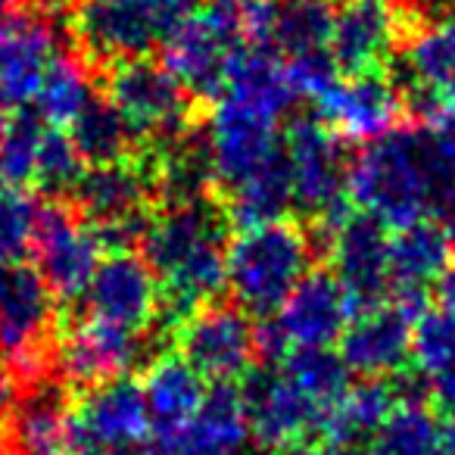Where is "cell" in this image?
I'll use <instances>...</instances> for the list:
<instances>
[{
    "instance_id": "cell-1",
    "label": "cell",
    "mask_w": 455,
    "mask_h": 455,
    "mask_svg": "<svg viewBox=\"0 0 455 455\" xmlns=\"http://www.w3.org/2000/svg\"><path fill=\"white\" fill-rule=\"evenodd\" d=\"M228 212L212 200L163 206L150 219L144 256L163 284V309L181 324L228 287Z\"/></svg>"
},
{
    "instance_id": "cell-2",
    "label": "cell",
    "mask_w": 455,
    "mask_h": 455,
    "mask_svg": "<svg viewBox=\"0 0 455 455\" xmlns=\"http://www.w3.org/2000/svg\"><path fill=\"white\" fill-rule=\"evenodd\" d=\"M347 196L384 228H403L440 209V184L424 128H396L349 163Z\"/></svg>"
},
{
    "instance_id": "cell-3",
    "label": "cell",
    "mask_w": 455,
    "mask_h": 455,
    "mask_svg": "<svg viewBox=\"0 0 455 455\" xmlns=\"http://www.w3.org/2000/svg\"><path fill=\"white\" fill-rule=\"evenodd\" d=\"M312 272V237L291 219L241 228L228 241V291L250 315H278Z\"/></svg>"
},
{
    "instance_id": "cell-4",
    "label": "cell",
    "mask_w": 455,
    "mask_h": 455,
    "mask_svg": "<svg viewBox=\"0 0 455 455\" xmlns=\"http://www.w3.org/2000/svg\"><path fill=\"white\" fill-rule=\"evenodd\" d=\"M57 334V293L26 262L0 266V359L28 380L44 378Z\"/></svg>"
},
{
    "instance_id": "cell-5",
    "label": "cell",
    "mask_w": 455,
    "mask_h": 455,
    "mask_svg": "<svg viewBox=\"0 0 455 455\" xmlns=\"http://www.w3.org/2000/svg\"><path fill=\"white\" fill-rule=\"evenodd\" d=\"M281 119L284 116L225 91L215 100L203 134L212 184L231 194L237 184L275 163L284 153V140L278 132Z\"/></svg>"
},
{
    "instance_id": "cell-6",
    "label": "cell",
    "mask_w": 455,
    "mask_h": 455,
    "mask_svg": "<svg viewBox=\"0 0 455 455\" xmlns=\"http://www.w3.org/2000/svg\"><path fill=\"white\" fill-rule=\"evenodd\" d=\"M178 353L206 380L235 384L253 374L262 331L237 303H209L178 324Z\"/></svg>"
},
{
    "instance_id": "cell-7",
    "label": "cell",
    "mask_w": 455,
    "mask_h": 455,
    "mask_svg": "<svg viewBox=\"0 0 455 455\" xmlns=\"http://www.w3.org/2000/svg\"><path fill=\"white\" fill-rule=\"evenodd\" d=\"M318 225L324 228V243L334 262V275L347 291L355 315L384 306L393 293L387 228L359 209L355 212L343 209L340 215L318 221Z\"/></svg>"
},
{
    "instance_id": "cell-8",
    "label": "cell",
    "mask_w": 455,
    "mask_h": 455,
    "mask_svg": "<svg viewBox=\"0 0 455 455\" xmlns=\"http://www.w3.org/2000/svg\"><path fill=\"white\" fill-rule=\"evenodd\" d=\"M107 100L125 116L138 138L175 140L188 134L190 94L163 63L150 57L113 63Z\"/></svg>"
},
{
    "instance_id": "cell-9",
    "label": "cell",
    "mask_w": 455,
    "mask_h": 455,
    "mask_svg": "<svg viewBox=\"0 0 455 455\" xmlns=\"http://www.w3.org/2000/svg\"><path fill=\"white\" fill-rule=\"evenodd\" d=\"M284 156L291 165L293 206L318 221H328L347 209V172L340 138L322 119L299 116L284 134Z\"/></svg>"
},
{
    "instance_id": "cell-10",
    "label": "cell",
    "mask_w": 455,
    "mask_h": 455,
    "mask_svg": "<svg viewBox=\"0 0 455 455\" xmlns=\"http://www.w3.org/2000/svg\"><path fill=\"white\" fill-rule=\"evenodd\" d=\"M153 434L150 409L140 384L132 378L91 387L76 405V446L91 455H132L140 452Z\"/></svg>"
},
{
    "instance_id": "cell-11",
    "label": "cell",
    "mask_w": 455,
    "mask_h": 455,
    "mask_svg": "<svg viewBox=\"0 0 455 455\" xmlns=\"http://www.w3.org/2000/svg\"><path fill=\"white\" fill-rule=\"evenodd\" d=\"M103 243L76 209L53 203L44 206L35 237V262L57 299H82L103 262Z\"/></svg>"
},
{
    "instance_id": "cell-12",
    "label": "cell",
    "mask_w": 455,
    "mask_h": 455,
    "mask_svg": "<svg viewBox=\"0 0 455 455\" xmlns=\"http://www.w3.org/2000/svg\"><path fill=\"white\" fill-rule=\"evenodd\" d=\"M403 109V91L378 69L337 78L334 88L318 100V119L340 140L368 147L396 132Z\"/></svg>"
},
{
    "instance_id": "cell-13",
    "label": "cell",
    "mask_w": 455,
    "mask_h": 455,
    "mask_svg": "<svg viewBox=\"0 0 455 455\" xmlns=\"http://www.w3.org/2000/svg\"><path fill=\"white\" fill-rule=\"evenodd\" d=\"M84 303L100 322L147 334L163 309V284L144 253H107L84 293Z\"/></svg>"
},
{
    "instance_id": "cell-14",
    "label": "cell",
    "mask_w": 455,
    "mask_h": 455,
    "mask_svg": "<svg viewBox=\"0 0 455 455\" xmlns=\"http://www.w3.org/2000/svg\"><path fill=\"white\" fill-rule=\"evenodd\" d=\"M53 353H57L60 371L66 374V380L91 390V387L128 378V371L147 359L150 347H147V337L138 331L119 328V324L91 315L72 324L60 337Z\"/></svg>"
},
{
    "instance_id": "cell-15",
    "label": "cell",
    "mask_w": 455,
    "mask_h": 455,
    "mask_svg": "<svg viewBox=\"0 0 455 455\" xmlns=\"http://www.w3.org/2000/svg\"><path fill=\"white\" fill-rule=\"evenodd\" d=\"M57 20L44 13H10L0 20V103L22 109L35 103L47 69L60 57Z\"/></svg>"
},
{
    "instance_id": "cell-16",
    "label": "cell",
    "mask_w": 455,
    "mask_h": 455,
    "mask_svg": "<svg viewBox=\"0 0 455 455\" xmlns=\"http://www.w3.org/2000/svg\"><path fill=\"white\" fill-rule=\"evenodd\" d=\"M353 303L334 272H309L278 309L272 331L284 353L291 349H331L353 324Z\"/></svg>"
},
{
    "instance_id": "cell-17",
    "label": "cell",
    "mask_w": 455,
    "mask_h": 455,
    "mask_svg": "<svg viewBox=\"0 0 455 455\" xmlns=\"http://www.w3.org/2000/svg\"><path fill=\"white\" fill-rule=\"evenodd\" d=\"M243 399L250 411V436L272 452H284L306 443V436L324 427L328 415L281 371L250 374L243 384Z\"/></svg>"
},
{
    "instance_id": "cell-18",
    "label": "cell",
    "mask_w": 455,
    "mask_h": 455,
    "mask_svg": "<svg viewBox=\"0 0 455 455\" xmlns=\"http://www.w3.org/2000/svg\"><path fill=\"white\" fill-rule=\"evenodd\" d=\"M405 35L403 0H343L331 32V57L347 76L378 72Z\"/></svg>"
},
{
    "instance_id": "cell-19",
    "label": "cell",
    "mask_w": 455,
    "mask_h": 455,
    "mask_svg": "<svg viewBox=\"0 0 455 455\" xmlns=\"http://www.w3.org/2000/svg\"><path fill=\"white\" fill-rule=\"evenodd\" d=\"M13 455H66L76 446V405L63 380H28L7 411Z\"/></svg>"
},
{
    "instance_id": "cell-20",
    "label": "cell",
    "mask_w": 455,
    "mask_h": 455,
    "mask_svg": "<svg viewBox=\"0 0 455 455\" xmlns=\"http://www.w3.org/2000/svg\"><path fill=\"white\" fill-rule=\"evenodd\" d=\"M455 243L446 225L440 221H415L390 237V275H393V303L411 318H421L427 291L440 284L443 275L452 268Z\"/></svg>"
},
{
    "instance_id": "cell-21",
    "label": "cell",
    "mask_w": 455,
    "mask_h": 455,
    "mask_svg": "<svg viewBox=\"0 0 455 455\" xmlns=\"http://www.w3.org/2000/svg\"><path fill=\"white\" fill-rule=\"evenodd\" d=\"M403 78L427 119L455 113V13L434 16L405 38Z\"/></svg>"
},
{
    "instance_id": "cell-22",
    "label": "cell",
    "mask_w": 455,
    "mask_h": 455,
    "mask_svg": "<svg viewBox=\"0 0 455 455\" xmlns=\"http://www.w3.org/2000/svg\"><path fill=\"white\" fill-rule=\"evenodd\" d=\"M76 28L91 57L113 63L147 57L163 44V32L140 0H78Z\"/></svg>"
},
{
    "instance_id": "cell-23",
    "label": "cell",
    "mask_w": 455,
    "mask_h": 455,
    "mask_svg": "<svg viewBox=\"0 0 455 455\" xmlns=\"http://www.w3.org/2000/svg\"><path fill=\"white\" fill-rule=\"evenodd\" d=\"M415 318L396 303L359 312L340 340V355L347 368L359 378L387 380L399 374L411 359Z\"/></svg>"
},
{
    "instance_id": "cell-24",
    "label": "cell",
    "mask_w": 455,
    "mask_h": 455,
    "mask_svg": "<svg viewBox=\"0 0 455 455\" xmlns=\"http://www.w3.org/2000/svg\"><path fill=\"white\" fill-rule=\"evenodd\" d=\"M144 399L156 440H178L206 399V378L181 353H159L147 362Z\"/></svg>"
},
{
    "instance_id": "cell-25",
    "label": "cell",
    "mask_w": 455,
    "mask_h": 455,
    "mask_svg": "<svg viewBox=\"0 0 455 455\" xmlns=\"http://www.w3.org/2000/svg\"><path fill=\"white\" fill-rule=\"evenodd\" d=\"M247 440L250 411L247 399H243V387L215 384L203 399L196 418L175 443L184 455H225L247 449Z\"/></svg>"
},
{
    "instance_id": "cell-26",
    "label": "cell",
    "mask_w": 455,
    "mask_h": 455,
    "mask_svg": "<svg viewBox=\"0 0 455 455\" xmlns=\"http://www.w3.org/2000/svg\"><path fill=\"white\" fill-rule=\"evenodd\" d=\"M399 403H403V390L396 380L362 378L328 409L322 434L340 449L368 446V440L396 411Z\"/></svg>"
},
{
    "instance_id": "cell-27",
    "label": "cell",
    "mask_w": 455,
    "mask_h": 455,
    "mask_svg": "<svg viewBox=\"0 0 455 455\" xmlns=\"http://www.w3.org/2000/svg\"><path fill=\"white\" fill-rule=\"evenodd\" d=\"M69 138L76 144L78 156L91 169V165L128 163L138 134L107 97H94V103L72 122Z\"/></svg>"
},
{
    "instance_id": "cell-28",
    "label": "cell",
    "mask_w": 455,
    "mask_h": 455,
    "mask_svg": "<svg viewBox=\"0 0 455 455\" xmlns=\"http://www.w3.org/2000/svg\"><path fill=\"white\" fill-rule=\"evenodd\" d=\"M228 196V219L241 221L243 228L250 225H266V221L284 219V212L293 206V181H291V165L287 156L281 153L275 163H268L262 172L237 184Z\"/></svg>"
},
{
    "instance_id": "cell-29",
    "label": "cell",
    "mask_w": 455,
    "mask_h": 455,
    "mask_svg": "<svg viewBox=\"0 0 455 455\" xmlns=\"http://www.w3.org/2000/svg\"><path fill=\"white\" fill-rule=\"evenodd\" d=\"M94 82H91V69L84 66V60L60 53L41 82V91L35 97V113L53 128H72V122L94 103Z\"/></svg>"
},
{
    "instance_id": "cell-30",
    "label": "cell",
    "mask_w": 455,
    "mask_h": 455,
    "mask_svg": "<svg viewBox=\"0 0 455 455\" xmlns=\"http://www.w3.org/2000/svg\"><path fill=\"white\" fill-rule=\"evenodd\" d=\"M443 421L421 399H403L378 434L368 440L365 455H436Z\"/></svg>"
},
{
    "instance_id": "cell-31",
    "label": "cell",
    "mask_w": 455,
    "mask_h": 455,
    "mask_svg": "<svg viewBox=\"0 0 455 455\" xmlns=\"http://www.w3.org/2000/svg\"><path fill=\"white\" fill-rule=\"evenodd\" d=\"M337 10L331 0H278V20H275V47L287 57L318 53L331 47Z\"/></svg>"
},
{
    "instance_id": "cell-32",
    "label": "cell",
    "mask_w": 455,
    "mask_h": 455,
    "mask_svg": "<svg viewBox=\"0 0 455 455\" xmlns=\"http://www.w3.org/2000/svg\"><path fill=\"white\" fill-rule=\"evenodd\" d=\"M281 374L291 384H297L312 403H318L324 411L349 390V368L340 353L334 349H291L281 359Z\"/></svg>"
},
{
    "instance_id": "cell-33",
    "label": "cell",
    "mask_w": 455,
    "mask_h": 455,
    "mask_svg": "<svg viewBox=\"0 0 455 455\" xmlns=\"http://www.w3.org/2000/svg\"><path fill=\"white\" fill-rule=\"evenodd\" d=\"M47 132L51 128L38 113L20 109L16 116H10L7 128L0 134V175L10 188L35 184V169H38Z\"/></svg>"
},
{
    "instance_id": "cell-34",
    "label": "cell",
    "mask_w": 455,
    "mask_h": 455,
    "mask_svg": "<svg viewBox=\"0 0 455 455\" xmlns=\"http://www.w3.org/2000/svg\"><path fill=\"white\" fill-rule=\"evenodd\" d=\"M41 212H44V206L28 190H0V266H13V262H22L32 253Z\"/></svg>"
},
{
    "instance_id": "cell-35",
    "label": "cell",
    "mask_w": 455,
    "mask_h": 455,
    "mask_svg": "<svg viewBox=\"0 0 455 455\" xmlns=\"http://www.w3.org/2000/svg\"><path fill=\"white\" fill-rule=\"evenodd\" d=\"M411 359L424 378H440L455 371V315L446 309H427L415 322Z\"/></svg>"
},
{
    "instance_id": "cell-36",
    "label": "cell",
    "mask_w": 455,
    "mask_h": 455,
    "mask_svg": "<svg viewBox=\"0 0 455 455\" xmlns=\"http://www.w3.org/2000/svg\"><path fill=\"white\" fill-rule=\"evenodd\" d=\"M84 175V159L78 156L76 144L69 134H63L60 128H51L44 138L38 156V169H35V184L44 194H72L78 188Z\"/></svg>"
},
{
    "instance_id": "cell-37",
    "label": "cell",
    "mask_w": 455,
    "mask_h": 455,
    "mask_svg": "<svg viewBox=\"0 0 455 455\" xmlns=\"http://www.w3.org/2000/svg\"><path fill=\"white\" fill-rule=\"evenodd\" d=\"M430 147V163L440 184V212L455 206V113H443L424 128Z\"/></svg>"
},
{
    "instance_id": "cell-38",
    "label": "cell",
    "mask_w": 455,
    "mask_h": 455,
    "mask_svg": "<svg viewBox=\"0 0 455 455\" xmlns=\"http://www.w3.org/2000/svg\"><path fill=\"white\" fill-rule=\"evenodd\" d=\"M284 72L297 97H315V100H322L337 84V63H334V57H331V51L287 57Z\"/></svg>"
},
{
    "instance_id": "cell-39",
    "label": "cell",
    "mask_w": 455,
    "mask_h": 455,
    "mask_svg": "<svg viewBox=\"0 0 455 455\" xmlns=\"http://www.w3.org/2000/svg\"><path fill=\"white\" fill-rule=\"evenodd\" d=\"M430 384V396H434V405L449 418L455 421V371H446L440 378L427 380Z\"/></svg>"
},
{
    "instance_id": "cell-40",
    "label": "cell",
    "mask_w": 455,
    "mask_h": 455,
    "mask_svg": "<svg viewBox=\"0 0 455 455\" xmlns=\"http://www.w3.org/2000/svg\"><path fill=\"white\" fill-rule=\"evenodd\" d=\"M278 455H347V449L334 446V443H299V446L284 449Z\"/></svg>"
},
{
    "instance_id": "cell-41",
    "label": "cell",
    "mask_w": 455,
    "mask_h": 455,
    "mask_svg": "<svg viewBox=\"0 0 455 455\" xmlns=\"http://www.w3.org/2000/svg\"><path fill=\"white\" fill-rule=\"evenodd\" d=\"M436 293H440V309H446L455 315V266L443 275V281L436 284Z\"/></svg>"
},
{
    "instance_id": "cell-42",
    "label": "cell",
    "mask_w": 455,
    "mask_h": 455,
    "mask_svg": "<svg viewBox=\"0 0 455 455\" xmlns=\"http://www.w3.org/2000/svg\"><path fill=\"white\" fill-rule=\"evenodd\" d=\"M436 455H455V421H443L440 452Z\"/></svg>"
},
{
    "instance_id": "cell-43",
    "label": "cell",
    "mask_w": 455,
    "mask_h": 455,
    "mask_svg": "<svg viewBox=\"0 0 455 455\" xmlns=\"http://www.w3.org/2000/svg\"><path fill=\"white\" fill-rule=\"evenodd\" d=\"M22 4H26V0H0V20L10 16V13H20Z\"/></svg>"
},
{
    "instance_id": "cell-44",
    "label": "cell",
    "mask_w": 455,
    "mask_h": 455,
    "mask_svg": "<svg viewBox=\"0 0 455 455\" xmlns=\"http://www.w3.org/2000/svg\"><path fill=\"white\" fill-rule=\"evenodd\" d=\"M10 403H13V399H10V387H7V380H0V418L7 415L10 411Z\"/></svg>"
},
{
    "instance_id": "cell-45",
    "label": "cell",
    "mask_w": 455,
    "mask_h": 455,
    "mask_svg": "<svg viewBox=\"0 0 455 455\" xmlns=\"http://www.w3.org/2000/svg\"><path fill=\"white\" fill-rule=\"evenodd\" d=\"M443 225H446L449 237H452V243H455V206H449L446 212H443Z\"/></svg>"
},
{
    "instance_id": "cell-46",
    "label": "cell",
    "mask_w": 455,
    "mask_h": 455,
    "mask_svg": "<svg viewBox=\"0 0 455 455\" xmlns=\"http://www.w3.org/2000/svg\"><path fill=\"white\" fill-rule=\"evenodd\" d=\"M7 122H10L7 107H4V103H0V134H4V128H7Z\"/></svg>"
},
{
    "instance_id": "cell-47",
    "label": "cell",
    "mask_w": 455,
    "mask_h": 455,
    "mask_svg": "<svg viewBox=\"0 0 455 455\" xmlns=\"http://www.w3.org/2000/svg\"><path fill=\"white\" fill-rule=\"evenodd\" d=\"M0 455H13V449H10V443L0 436Z\"/></svg>"
},
{
    "instance_id": "cell-48",
    "label": "cell",
    "mask_w": 455,
    "mask_h": 455,
    "mask_svg": "<svg viewBox=\"0 0 455 455\" xmlns=\"http://www.w3.org/2000/svg\"><path fill=\"white\" fill-rule=\"evenodd\" d=\"M66 455H91V452H78V449H72V452H66Z\"/></svg>"
},
{
    "instance_id": "cell-49",
    "label": "cell",
    "mask_w": 455,
    "mask_h": 455,
    "mask_svg": "<svg viewBox=\"0 0 455 455\" xmlns=\"http://www.w3.org/2000/svg\"><path fill=\"white\" fill-rule=\"evenodd\" d=\"M225 455H247V449H241V452H225Z\"/></svg>"
},
{
    "instance_id": "cell-50",
    "label": "cell",
    "mask_w": 455,
    "mask_h": 455,
    "mask_svg": "<svg viewBox=\"0 0 455 455\" xmlns=\"http://www.w3.org/2000/svg\"><path fill=\"white\" fill-rule=\"evenodd\" d=\"M4 184H7V181H4V175H0V190H4Z\"/></svg>"
},
{
    "instance_id": "cell-51",
    "label": "cell",
    "mask_w": 455,
    "mask_h": 455,
    "mask_svg": "<svg viewBox=\"0 0 455 455\" xmlns=\"http://www.w3.org/2000/svg\"><path fill=\"white\" fill-rule=\"evenodd\" d=\"M443 4H452V7H455V0H443Z\"/></svg>"
}]
</instances>
